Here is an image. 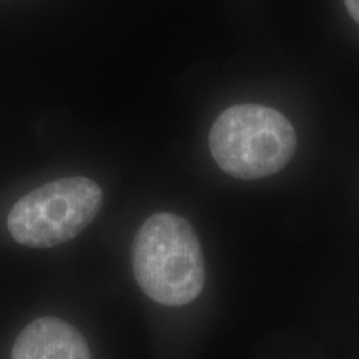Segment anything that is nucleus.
Returning a JSON list of instances; mask_svg holds the SVG:
<instances>
[{
  "label": "nucleus",
  "instance_id": "20e7f679",
  "mask_svg": "<svg viewBox=\"0 0 359 359\" xmlns=\"http://www.w3.org/2000/svg\"><path fill=\"white\" fill-rule=\"evenodd\" d=\"M11 359H92L87 341L69 323L45 316L22 330Z\"/></svg>",
  "mask_w": 359,
  "mask_h": 359
},
{
  "label": "nucleus",
  "instance_id": "39448f33",
  "mask_svg": "<svg viewBox=\"0 0 359 359\" xmlns=\"http://www.w3.org/2000/svg\"><path fill=\"white\" fill-rule=\"evenodd\" d=\"M349 15L353 17L354 22L359 25V0H344Z\"/></svg>",
  "mask_w": 359,
  "mask_h": 359
},
{
  "label": "nucleus",
  "instance_id": "f03ea898",
  "mask_svg": "<svg viewBox=\"0 0 359 359\" xmlns=\"http://www.w3.org/2000/svg\"><path fill=\"white\" fill-rule=\"evenodd\" d=\"M210 150L224 173L240 180L271 177L296 150V133L285 115L263 105H235L215 120Z\"/></svg>",
  "mask_w": 359,
  "mask_h": 359
},
{
  "label": "nucleus",
  "instance_id": "7ed1b4c3",
  "mask_svg": "<svg viewBox=\"0 0 359 359\" xmlns=\"http://www.w3.org/2000/svg\"><path fill=\"white\" fill-rule=\"evenodd\" d=\"M103 203V191L85 177L60 178L30 191L13 205L8 231L17 243L50 248L79 236Z\"/></svg>",
  "mask_w": 359,
  "mask_h": 359
},
{
  "label": "nucleus",
  "instance_id": "f257e3e1",
  "mask_svg": "<svg viewBox=\"0 0 359 359\" xmlns=\"http://www.w3.org/2000/svg\"><path fill=\"white\" fill-rule=\"evenodd\" d=\"M133 275L143 293L165 306H185L205 285V259L195 230L185 218L156 213L133 241Z\"/></svg>",
  "mask_w": 359,
  "mask_h": 359
}]
</instances>
